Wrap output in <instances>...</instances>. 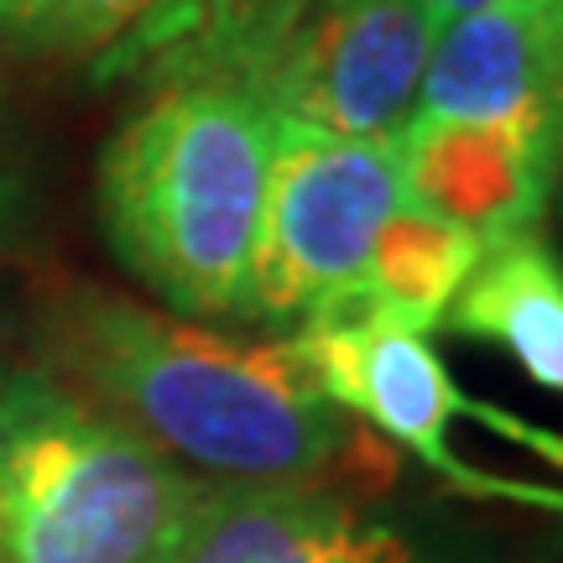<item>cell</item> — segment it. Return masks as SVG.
<instances>
[{
	"mask_svg": "<svg viewBox=\"0 0 563 563\" xmlns=\"http://www.w3.org/2000/svg\"><path fill=\"white\" fill-rule=\"evenodd\" d=\"M47 350L79 397L214 485H313L344 443L292 344L230 340L121 292L68 287Z\"/></svg>",
	"mask_w": 563,
	"mask_h": 563,
	"instance_id": "obj_1",
	"label": "cell"
},
{
	"mask_svg": "<svg viewBox=\"0 0 563 563\" xmlns=\"http://www.w3.org/2000/svg\"><path fill=\"white\" fill-rule=\"evenodd\" d=\"M277 121L241 79H173L100 152L110 251L178 319H251Z\"/></svg>",
	"mask_w": 563,
	"mask_h": 563,
	"instance_id": "obj_2",
	"label": "cell"
},
{
	"mask_svg": "<svg viewBox=\"0 0 563 563\" xmlns=\"http://www.w3.org/2000/svg\"><path fill=\"white\" fill-rule=\"evenodd\" d=\"M209 481L53 376H0V563H183Z\"/></svg>",
	"mask_w": 563,
	"mask_h": 563,
	"instance_id": "obj_3",
	"label": "cell"
},
{
	"mask_svg": "<svg viewBox=\"0 0 563 563\" xmlns=\"http://www.w3.org/2000/svg\"><path fill=\"white\" fill-rule=\"evenodd\" d=\"M402 199L397 141H344L277 121L251 319L298 329L313 308L344 298Z\"/></svg>",
	"mask_w": 563,
	"mask_h": 563,
	"instance_id": "obj_4",
	"label": "cell"
},
{
	"mask_svg": "<svg viewBox=\"0 0 563 563\" xmlns=\"http://www.w3.org/2000/svg\"><path fill=\"white\" fill-rule=\"evenodd\" d=\"M439 42L428 0H308L251 89L277 121L344 141H397Z\"/></svg>",
	"mask_w": 563,
	"mask_h": 563,
	"instance_id": "obj_5",
	"label": "cell"
},
{
	"mask_svg": "<svg viewBox=\"0 0 563 563\" xmlns=\"http://www.w3.org/2000/svg\"><path fill=\"white\" fill-rule=\"evenodd\" d=\"M287 344L329 407H344L382 439L402 443L449 485L485 496L490 475L449 449V422L470 412V397L422 329L340 298L313 308Z\"/></svg>",
	"mask_w": 563,
	"mask_h": 563,
	"instance_id": "obj_6",
	"label": "cell"
},
{
	"mask_svg": "<svg viewBox=\"0 0 563 563\" xmlns=\"http://www.w3.org/2000/svg\"><path fill=\"white\" fill-rule=\"evenodd\" d=\"M412 115L511 125L563 162V0H496L449 21Z\"/></svg>",
	"mask_w": 563,
	"mask_h": 563,
	"instance_id": "obj_7",
	"label": "cell"
},
{
	"mask_svg": "<svg viewBox=\"0 0 563 563\" xmlns=\"http://www.w3.org/2000/svg\"><path fill=\"white\" fill-rule=\"evenodd\" d=\"M407 199L428 214L460 224L485 245L543 224L559 188V157L511 125L490 121H428L412 115L397 136Z\"/></svg>",
	"mask_w": 563,
	"mask_h": 563,
	"instance_id": "obj_8",
	"label": "cell"
},
{
	"mask_svg": "<svg viewBox=\"0 0 563 563\" xmlns=\"http://www.w3.org/2000/svg\"><path fill=\"white\" fill-rule=\"evenodd\" d=\"M183 563H439L407 527L319 485H209Z\"/></svg>",
	"mask_w": 563,
	"mask_h": 563,
	"instance_id": "obj_9",
	"label": "cell"
},
{
	"mask_svg": "<svg viewBox=\"0 0 563 563\" xmlns=\"http://www.w3.org/2000/svg\"><path fill=\"white\" fill-rule=\"evenodd\" d=\"M443 329L490 344L532 386L563 397V256L538 224L511 230L481 251L454 292Z\"/></svg>",
	"mask_w": 563,
	"mask_h": 563,
	"instance_id": "obj_10",
	"label": "cell"
},
{
	"mask_svg": "<svg viewBox=\"0 0 563 563\" xmlns=\"http://www.w3.org/2000/svg\"><path fill=\"white\" fill-rule=\"evenodd\" d=\"M220 0H53L37 58H84L100 79H167L209 32Z\"/></svg>",
	"mask_w": 563,
	"mask_h": 563,
	"instance_id": "obj_11",
	"label": "cell"
},
{
	"mask_svg": "<svg viewBox=\"0 0 563 563\" xmlns=\"http://www.w3.org/2000/svg\"><path fill=\"white\" fill-rule=\"evenodd\" d=\"M481 251H485L481 235H470L460 224L428 214L422 203L402 199V209L382 224L361 277H355V287L344 298L371 308V313H386V319L433 334L443 313H449L454 292L464 287V277L475 272Z\"/></svg>",
	"mask_w": 563,
	"mask_h": 563,
	"instance_id": "obj_12",
	"label": "cell"
},
{
	"mask_svg": "<svg viewBox=\"0 0 563 563\" xmlns=\"http://www.w3.org/2000/svg\"><path fill=\"white\" fill-rule=\"evenodd\" d=\"M308 0H220L209 32L194 42V53L167 74L173 79H241L251 84L262 63L282 47V37L298 26Z\"/></svg>",
	"mask_w": 563,
	"mask_h": 563,
	"instance_id": "obj_13",
	"label": "cell"
},
{
	"mask_svg": "<svg viewBox=\"0 0 563 563\" xmlns=\"http://www.w3.org/2000/svg\"><path fill=\"white\" fill-rule=\"evenodd\" d=\"M470 418L485 422V428H496L501 439L522 443V449H532L538 460L563 470V433H553V428H538V422L517 418V412H501V407H490V402H470ZM485 496H511V501H532V506H548V511H563V485L548 490V485H527V481H490Z\"/></svg>",
	"mask_w": 563,
	"mask_h": 563,
	"instance_id": "obj_14",
	"label": "cell"
},
{
	"mask_svg": "<svg viewBox=\"0 0 563 563\" xmlns=\"http://www.w3.org/2000/svg\"><path fill=\"white\" fill-rule=\"evenodd\" d=\"M21 230H26V188L5 157V95H0V251L16 245Z\"/></svg>",
	"mask_w": 563,
	"mask_h": 563,
	"instance_id": "obj_15",
	"label": "cell"
},
{
	"mask_svg": "<svg viewBox=\"0 0 563 563\" xmlns=\"http://www.w3.org/2000/svg\"><path fill=\"white\" fill-rule=\"evenodd\" d=\"M53 0H0V42L16 53H37Z\"/></svg>",
	"mask_w": 563,
	"mask_h": 563,
	"instance_id": "obj_16",
	"label": "cell"
},
{
	"mask_svg": "<svg viewBox=\"0 0 563 563\" xmlns=\"http://www.w3.org/2000/svg\"><path fill=\"white\" fill-rule=\"evenodd\" d=\"M433 5V21H439V32L449 26V21L470 16V11H481V5H496V0H428Z\"/></svg>",
	"mask_w": 563,
	"mask_h": 563,
	"instance_id": "obj_17",
	"label": "cell"
},
{
	"mask_svg": "<svg viewBox=\"0 0 563 563\" xmlns=\"http://www.w3.org/2000/svg\"><path fill=\"white\" fill-rule=\"evenodd\" d=\"M553 194H559V203H563V167H559V188H553Z\"/></svg>",
	"mask_w": 563,
	"mask_h": 563,
	"instance_id": "obj_18",
	"label": "cell"
}]
</instances>
